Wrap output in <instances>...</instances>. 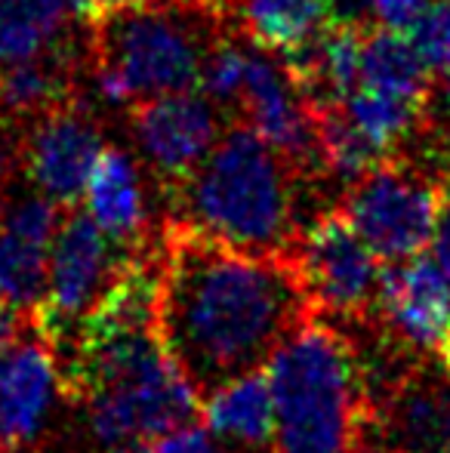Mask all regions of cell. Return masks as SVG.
I'll return each instance as SVG.
<instances>
[{
  "label": "cell",
  "instance_id": "21",
  "mask_svg": "<svg viewBox=\"0 0 450 453\" xmlns=\"http://www.w3.org/2000/svg\"><path fill=\"white\" fill-rule=\"evenodd\" d=\"M315 136H318L321 167L348 182L364 180L367 173L389 164V151L367 139L337 105L315 111Z\"/></svg>",
  "mask_w": 450,
  "mask_h": 453
},
{
  "label": "cell",
  "instance_id": "35",
  "mask_svg": "<svg viewBox=\"0 0 450 453\" xmlns=\"http://www.w3.org/2000/svg\"><path fill=\"white\" fill-rule=\"evenodd\" d=\"M389 453H398V450H389Z\"/></svg>",
  "mask_w": 450,
  "mask_h": 453
},
{
  "label": "cell",
  "instance_id": "24",
  "mask_svg": "<svg viewBox=\"0 0 450 453\" xmlns=\"http://www.w3.org/2000/svg\"><path fill=\"white\" fill-rule=\"evenodd\" d=\"M414 47L429 62L432 72H447L450 68V0H432L423 12L420 25L410 35Z\"/></svg>",
  "mask_w": 450,
  "mask_h": 453
},
{
  "label": "cell",
  "instance_id": "17",
  "mask_svg": "<svg viewBox=\"0 0 450 453\" xmlns=\"http://www.w3.org/2000/svg\"><path fill=\"white\" fill-rule=\"evenodd\" d=\"M398 453H450V392L439 382L404 380L389 404Z\"/></svg>",
  "mask_w": 450,
  "mask_h": 453
},
{
  "label": "cell",
  "instance_id": "3",
  "mask_svg": "<svg viewBox=\"0 0 450 453\" xmlns=\"http://www.w3.org/2000/svg\"><path fill=\"white\" fill-rule=\"evenodd\" d=\"M192 226L247 253H290L294 195L278 151L250 127L225 133L179 185Z\"/></svg>",
  "mask_w": 450,
  "mask_h": 453
},
{
  "label": "cell",
  "instance_id": "2",
  "mask_svg": "<svg viewBox=\"0 0 450 453\" xmlns=\"http://www.w3.org/2000/svg\"><path fill=\"white\" fill-rule=\"evenodd\" d=\"M275 395L281 453H355L370 426V407L355 373L352 346L312 318L265 364Z\"/></svg>",
  "mask_w": 450,
  "mask_h": 453
},
{
  "label": "cell",
  "instance_id": "32",
  "mask_svg": "<svg viewBox=\"0 0 450 453\" xmlns=\"http://www.w3.org/2000/svg\"><path fill=\"white\" fill-rule=\"evenodd\" d=\"M441 87H445V96L450 102V68H447V72H441Z\"/></svg>",
  "mask_w": 450,
  "mask_h": 453
},
{
  "label": "cell",
  "instance_id": "33",
  "mask_svg": "<svg viewBox=\"0 0 450 453\" xmlns=\"http://www.w3.org/2000/svg\"><path fill=\"white\" fill-rule=\"evenodd\" d=\"M109 453H145L142 444H136V448H118V450H109Z\"/></svg>",
  "mask_w": 450,
  "mask_h": 453
},
{
  "label": "cell",
  "instance_id": "30",
  "mask_svg": "<svg viewBox=\"0 0 450 453\" xmlns=\"http://www.w3.org/2000/svg\"><path fill=\"white\" fill-rule=\"evenodd\" d=\"M25 324H31V315L19 311L16 305L6 303V299L0 296V352H4V349H10L12 342L19 340V334H22Z\"/></svg>",
  "mask_w": 450,
  "mask_h": 453
},
{
  "label": "cell",
  "instance_id": "34",
  "mask_svg": "<svg viewBox=\"0 0 450 453\" xmlns=\"http://www.w3.org/2000/svg\"><path fill=\"white\" fill-rule=\"evenodd\" d=\"M4 355V352H0ZM0 453H4V429H0Z\"/></svg>",
  "mask_w": 450,
  "mask_h": 453
},
{
  "label": "cell",
  "instance_id": "4",
  "mask_svg": "<svg viewBox=\"0 0 450 453\" xmlns=\"http://www.w3.org/2000/svg\"><path fill=\"white\" fill-rule=\"evenodd\" d=\"M204 47L179 12L164 6H139L103 22V47L96 59V90L111 105H136L198 87Z\"/></svg>",
  "mask_w": 450,
  "mask_h": 453
},
{
  "label": "cell",
  "instance_id": "31",
  "mask_svg": "<svg viewBox=\"0 0 450 453\" xmlns=\"http://www.w3.org/2000/svg\"><path fill=\"white\" fill-rule=\"evenodd\" d=\"M441 364H445V373H447V380H450V327H447V334H445V340H441Z\"/></svg>",
  "mask_w": 450,
  "mask_h": 453
},
{
  "label": "cell",
  "instance_id": "13",
  "mask_svg": "<svg viewBox=\"0 0 450 453\" xmlns=\"http://www.w3.org/2000/svg\"><path fill=\"white\" fill-rule=\"evenodd\" d=\"M379 309L392 327L420 349L441 346L450 327V274L435 257H414L383 272Z\"/></svg>",
  "mask_w": 450,
  "mask_h": 453
},
{
  "label": "cell",
  "instance_id": "18",
  "mask_svg": "<svg viewBox=\"0 0 450 453\" xmlns=\"http://www.w3.org/2000/svg\"><path fill=\"white\" fill-rule=\"evenodd\" d=\"M234 10L259 50L284 56L327 28L324 0H234Z\"/></svg>",
  "mask_w": 450,
  "mask_h": 453
},
{
  "label": "cell",
  "instance_id": "1",
  "mask_svg": "<svg viewBox=\"0 0 450 453\" xmlns=\"http://www.w3.org/2000/svg\"><path fill=\"white\" fill-rule=\"evenodd\" d=\"M318 311L294 253H247L192 222H170L157 263V336L198 392L253 370Z\"/></svg>",
  "mask_w": 450,
  "mask_h": 453
},
{
  "label": "cell",
  "instance_id": "14",
  "mask_svg": "<svg viewBox=\"0 0 450 453\" xmlns=\"http://www.w3.org/2000/svg\"><path fill=\"white\" fill-rule=\"evenodd\" d=\"M87 213L124 253L142 250L145 241V191L139 170L126 151L105 145L87 182Z\"/></svg>",
  "mask_w": 450,
  "mask_h": 453
},
{
  "label": "cell",
  "instance_id": "26",
  "mask_svg": "<svg viewBox=\"0 0 450 453\" xmlns=\"http://www.w3.org/2000/svg\"><path fill=\"white\" fill-rule=\"evenodd\" d=\"M145 450L149 453H219L217 444H213V432L194 423L155 438V441L145 444Z\"/></svg>",
  "mask_w": 450,
  "mask_h": 453
},
{
  "label": "cell",
  "instance_id": "22",
  "mask_svg": "<svg viewBox=\"0 0 450 453\" xmlns=\"http://www.w3.org/2000/svg\"><path fill=\"white\" fill-rule=\"evenodd\" d=\"M68 96V72L65 62L41 56L10 65L0 72V105L12 114H37L53 111Z\"/></svg>",
  "mask_w": 450,
  "mask_h": 453
},
{
  "label": "cell",
  "instance_id": "15",
  "mask_svg": "<svg viewBox=\"0 0 450 453\" xmlns=\"http://www.w3.org/2000/svg\"><path fill=\"white\" fill-rule=\"evenodd\" d=\"M201 417L213 435L228 441L247 444V448H265L275 441L278 413L265 367L238 376L207 395L201 404Z\"/></svg>",
  "mask_w": 450,
  "mask_h": 453
},
{
  "label": "cell",
  "instance_id": "36",
  "mask_svg": "<svg viewBox=\"0 0 450 453\" xmlns=\"http://www.w3.org/2000/svg\"><path fill=\"white\" fill-rule=\"evenodd\" d=\"M145 453H149V450H145Z\"/></svg>",
  "mask_w": 450,
  "mask_h": 453
},
{
  "label": "cell",
  "instance_id": "28",
  "mask_svg": "<svg viewBox=\"0 0 450 453\" xmlns=\"http://www.w3.org/2000/svg\"><path fill=\"white\" fill-rule=\"evenodd\" d=\"M149 4L151 0H74L78 16L93 25H103L114 16H124V12H133V10H139V6H149Z\"/></svg>",
  "mask_w": 450,
  "mask_h": 453
},
{
  "label": "cell",
  "instance_id": "6",
  "mask_svg": "<svg viewBox=\"0 0 450 453\" xmlns=\"http://www.w3.org/2000/svg\"><path fill=\"white\" fill-rule=\"evenodd\" d=\"M290 253L318 309L364 318L379 305L385 269L342 210L318 216Z\"/></svg>",
  "mask_w": 450,
  "mask_h": 453
},
{
  "label": "cell",
  "instance_id": "16",
  "mask_svg": "<svg viewBox=\"0 0 450 453\" xmlns=\"http://www.w3.org/2000/svg\"><path fill=\"white\" fill-rule=\"evenodd\" d=\"M74 16V0H0V72L50 56Z\"/></svg>",
  "mask_w": 450,
  "mask_h": 453
},
{
  "label": "cell",
  "instance_id": "12",
  "mask_svg": "<svg viewBox=\"0 0 450 453\" xmlns=\"http://www.w3.org/2000/svg\"><path fill=\"white\" fill-rule=\"evenodd\" d=\"M53 346L41 334L34 340L12 342L0 355V429H4V453L28 448L43 432L50 411L56 404Z\"/></svg>",
  "mask_w": 450,
  "mask_h": 453
},
{
  "label": "cell",
  "instance_id": "20",
  "mask_svg": "<svg viewBox=\"0 0 450 453\" xmlns=\"http://www.w3.org/2000/svg\"><path fill=\"white\" fill-rule=\"evenodd\" d=\"M337 108L367 139H373L379 149H385L392 155V149L416 130L426 105L414 99H404V96H392L358 84Z\"/></svg>",
  "mask_w": 450,
  "mask_h": 453
},
{
  "label": "cell",
  "instance_id": "27",
  "mask_svg": "<svg viewBox=\"0 0 450 453\" xmlns=\"http://www.w3.org/2000/svg\"><path fill=\"white\" fill-rule=\"evenodd\" d=\"M373 4H377V0H324L327 25H333V28L367 31L370 25H377V19H373Z\"/></svg>",
  "mask_w": 450,
  "mask_h": 453
},
{
  "label": "cell",
  "instance_id": "8",
  "mask_svg": "<svg viewBox=\"0 0 450 453\" xmlns=\"http://www.w3.org/2000/svg\"><path fill=\"white\" fill-rule=\"evenodd\" d=\"M133 133L164 182L182 185L219 142V118L207 96L170 93L133 105Z\"/></svg>",
  "mask_w": 450,
  "mask_h": 453
},
{
  "label": "cell",
  "instance_id": "9",
  "mask_svg": "<svg viewBox=\"0 0 450 453\" xmlns=\"http://www.w3.org/2000/svg\"><path fill=\"white\" fill-rule=\"evenodd\" d=\"M103 149L96 124L78 108L59 105L43 114L31 130L25 145V173L43 197L59 207H74L84 197Z\"/></svg>",
  "mask_w": 450,
  "mask_h": 453
},
{
  "label": "cell",
  "instance_id": "37",
  "mask_svg": "<svg viewBox=\"0 0 450 453\" xmlns=\"http://www.w3.org/2000/svg\"><path fill=\"white\" fill-rule=\"evenodd\" d=\"M219 453H223V450H219Z\"/></svg>",
  "mask_w": 450,
  "mask_h": 453
},
{
  "label": "cell",
  "instance_id": "11",
  "mask_svg": "<svg viewBox=\"0 0 450 453\" xmlns=\"http://www.w3.org/2000/svg\"><path fill=\"white\" fill-rule=\"evenodd\" d=\"M59 203L31 195L0 216V296L25 315H34L47 296L50 250L59 234Z\"/></svg>",
  "mask_w": 450,
  "mask_h": 453
},
{
  "label": "cell",
  "instance_id": "25",
  "mask_svg": "<svg viewBox=\"0 0 450 453\" xmlns=\"http://www.w3.org/2000/svg\"><path fill=\"white\" fill-rule=\"evenodd\" d=\"M429 4H432V0H377V4H373L377 28L410 37L416 25H420L423 12L429 10Z\"/></svg>",
  "mask_w": 450,
  "mask_h": 453
},
{
  "label": "cell",
  "instance_id": "23",
  "mask_svg": "<svg viewBox=\"0 0 450 453\" xmlns=\"http://www.w3.org/2000/svg\"><path fill=\"white\" fill-rule=\"evenodd\" d=\"M247 65H250V50L238 43H219L207 53L204 68H201V93L213 102L240 99L247 81Z\"/></svg>",
  "mask_w": 450,
  "mask_h": 453
},
{
  "label": "cell",
  "instance_id": "5",
  "mask_svg": "<svg viewBox=\"0 0 450 453\" xmlns=\"http://www.w3.org/2000/svg\"><path fill=\"white\" fill-rule=\"evenodd\" d=\"M441 201V185L395 164H383L364 180L352 182L339 210L379 259L404 263L432 244Z\"/></svg>",
  "mask_w": 450,
  "mask_h": 453
},
{
  "label": "cell",
  "instance_id": "10",
  "mask_svg": "<svg viewBox=\"0 0 450 453\" xmlns=\"http://www.w3.org/2000/svg\"><path fill=\"white\" fill-rule=\"evenodd\" d=\"M240 105L250 120V130L259 133L287 164H321L315 111L284 65L250 50Z\"/></svg>",
  "mask_w": 450,
  "mask_h": 453
},
{
  "label": "cell",
  "instance_id": "29",
  "mask_svg": "<svg viewBox=\"0 0 450 453\" xmlns=\"http://www.w3.org/2000/svg\"><path fill=\"white\" fill-rule=\"evenodd\" d=\"M432 257L450 274V188H445V201H441L439 226H435V238H432Z\"/></svg>",
  "mask_w": 450,
  "mask_h": 453
},
{
  "label": "cell",
  "instance_id": "7",
  "mask_svg": "<svg viewBox=\"0 0 450 453\" xmlns=\"http://www.w3.org/2000/svg\"><path fill=\"white\" fill-rule=\"evenodd\" d=\"M109 257V234L96 226L90 213L68 207L50 250L47 296L31 315L34 334H41L53 349L68 330L84 321V315L105 293L118 269V265L111 269Z\"/></svg>",
  "mask_w": 450,
  "mask_h": 453
},
{
  "label": "cell",
  "instance_id": "19",
  "mask_svg": "<svg viewBox=\"0 0 450 453\" xmlns=\"http://www.w3.org/2000/svg\"><path fill=\"white\" fill-rule=\"evenodd\" d=\"M361 84L426 105L429 90H432V68L410 37L377 28L364 37Z\"/></svg>",
  "mask_w": 450,
  "mask_h": 453
}]
</instances>
